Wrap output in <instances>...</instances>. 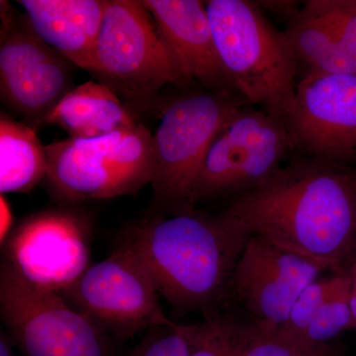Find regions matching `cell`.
<instances>
[{"label":"cell","instance_id":"6da1fadb","mask_svg":"<svg viewBox=\"0 0 356 356\" xmlns=\"http://www.w3.org/2000/svg\"><path fill=\"white\" fill-rule=\"evenodd\" d=\"M252 236L334 273L356 264V173L317 159L280 168L226 210Z\"/></svg>","mask_w":356,"mask_h":356},{"label":"cell","instance_id":"7a4b0ae2","mask_svg":"<svg viewBox=\"0 0 356 356\" xmlns=\"http://www.w3.org/2000/svg\"><path fill=\"white\" fill-rule=\"evenodd\" d=\"M252 235L226 211L152 214L123 232L125 245L151 274L159 296L178 312L211 311L229 290Z\"/></svg>","mask_w":356,"mask_h":356},{"label":"cell","instance_id":"3957f363","mask_svg":"<svg viewBox=\"0 0 356 356\" xmlns=\"http://www.w3.org/2000/svg\"><path fill=\"white\" fill-rule=\"evenodd\" d=\"M206 10L231 88L284 120L294 100L298 60L286 34L245 0H209Z\"/></svg>","mask_w":356,"mask_h":356},{"label":"cell","instance_id":"277c9868","mask_svg":"<svg viewBox=\"0 0 356 356\" xmlns=\"http://www.w3.org/2000/svg\"><path fill=\"white\" fill-rule=\"evenodd\" d=\"M90 74L112 89L138 121L159 116L166 86L189 83L142 0H106Z\"/></svg>","mask_w":356,"mask_h":356},{"label":"cell","instance_id":"5b68a950","mask_svg":"<svg viewBox=\"0 0 356 356\" xmlns=\"http://www.w3.org/2000/svg\"><path fill=\"white\" fill-rule=\"evenodd\" d=\"M243 108L231 92L203 88L163 100L154 134L156 168L152 214L193 211L194 184L213 143Z\"/></svg>","mask_w":356,"mask_h":356},{"label":"cell","instance_id":"8992f818","mask_svg":"<svg viewBox=\"0 0 356 356\" xmlns=\"http://www.w3.org/2000/svg\"><path fill=\"white\" fill-rule=\"evenodd\" d=\"M47 186L65 203L134 195L153 181L154 136L144 124L95 139L44 146Z\"/></svg>","mask_w":356,"mask_h":356},{"label":"cell","instance_id":"52a82bcc","mask_svg":"<svg viewBox=\"0 0 356 356\" xmlns=\"http://www.w3.org/2000/svg\"><path fill=\"white\" fill-rule=\"evenodd\" d=\"M0 313L24 356H112L106 332L57 293L34 286L1 259Z\"/></svg>","mask_w":356,"mask_h":356},{"label":"cell","instance_id":"ba28073f","mask_svg":"<svg viewBox=\"0 0 356 356\" xmlns=\"http://www.w3.org/2000/svg\"><path fill=\"white\" fill-rule=\"evenodd\" d=\"M0 96L7 113L38 131L74 88L76 65L33 30L24 13L1 1Z\"/></svg>","mask_w":356,"mask_h":356},{"label":"cell","instance_id":"9c48e42d","mask_svg":"<svg viewBox=\"0 0 356 356\" xmlns=\"http://www.w3.org/2000/svg\"><path fill=\"white\" fill-rule=\"evenodd\" d=\"M293 147L283 120L243 107L213 143L192 191V208L201 201L236 197L264 184L280 170Z\"/></svg>","mask_w":356,"mask_h":356},{"label":"cell","instance_id":"30bf717a","mask_svg":"<svg viewBox=\"0 0 356 356\" xmlns=\"http://www.w3.org/2000/svg\"><path fill=\"white\" fill-rule=\"evenodd\" d=\"M60 295L103 332L121 339L142 330L175 324L161 305L151 274L137 255L123 245L89 266Z\"/></svg>","mask_w":356,"mask_h":356},{"label":"cell","instance_id":"8fae6325","mask_svg":"<svg viewBox=\"0 0 356 356\" xmlns=\"http://www.w3.org/2000/svg\"><path fill=\"white\" fill-rule=\"evenodd\" d=\"M90 243L88 217L72 208H53L14 227L2 245V259L34 286L60 295L90 266Z\"/></svg>","mask_w":356,"mask_h":356},{"label":"cell","instance_id":"7c38bea8","mask_svg":"<svg viewBox=\"0 0 356 356\" xmlns=\"http://www.w3.org/2000/svg\"><path fill=\"white\" fill-rule=\"evenodd\" d=\"M293 146L317 159L356 158V76L308 72L284 120Z\"/></svg>","mask_w":356,"mask_h":356},{"label":"cell","instance_id":"4fadbf2b","mask_svg":"<svg viewBox=\"0 0 356 356\" xmlns=\"http://www.w3.org/2000/svg\"><path fill=\"white\" fill-rule=\"evenodd\" d=\"M325 271L318 264L252 236L236 264L229 290L261 331L284 324L301 292Z\"/></svg>","mask_w":356,"mask_h":356},{"label":"cell","instance_id":"5bb4252c","mask_svg":"<svg viewBox=\"0 0 356 356\" xmlns=\"http://www.w3.org/2000/svg\"><path fill=\"white\" fill-rule=\"evenodd\" d=\"M185 79L231 92L206 10L198 0H142Z\"/></svg>","mask_w":356,"mask_h":356},{"label":"cell","instance_id":"9a60e30c","mask_svg":"<svg viewBox=\"0 0 356 356\" xmlns=\"http://www.w3.org/2000/svg\"><path fill=\"white\" fill-rule=\"evenodd\" d=\"M17 3L40 38L90 74L106 0H20Z\"/></svg>","mask_w":356,"mask_h":356},{"label":"cell","instance_id":"2e32d148","mask_svg":"<svg viewBox=\"0 0 356 356\" xmlns=\"http://www.w3.org/2000/svg\"><path fill=\"white\" fill-rule=\"evenodd\" d=\"M140 123L118 95L97 81L74 86L47 118L72 139H95L135 127Z\"/></svg>","mask_w":356,"mask_h":356},{"label":"cell","instance_id":"e0dca14e","mask_svg":"<svg viewBox=\"0 0 356 356\" xmlns=\"http://www.w3.org/2000/svg\"><path fill=\"white\" fill-rule=\"evenodd\" d=\"M46 149L37 131L7 112L0 115V192L27 193L46 179Z\"/></svg>","mask_w":356,"mask_h":356},{"label":"cell","instance_id":"ac0fdd59","mask_svg":"<svg viewBox=\"0 0 356 356\" xmlns=\"http://www.w3.org/2000/svg\"><path fill=\"white\" fill-rule=\"evenodd\" d=\"M285 34L297 60L308 65L309 72L356 76V60L339 37L303 8L295 14Z\"/></svg>","mask_w":356,"mask_h":356},{"label":"cell","instance_id":"d6986e66","mask_svg":"<svg viewBox=\"0 0 356 356\" xmlns=\"http://www.w3.org/2000/svg\"><path fill=\"white\" fill-rule=\"evenodd\" d=\"M257 332L234 314L207 312L202 322L187 325L189 356H245Z\"/></svg>","mask_w":356,"mask_h":356},{"label":"cell","instance_id":"ffe728a7","mask_svg":"<svg viewBox=\"0 0 356 356\" xmlns=\"http://www.w3.org/2000/svg\"><path fill=\"white\" fill-rule=\"evenodd\" d=\"M348 273H334L330 277L310 283L293 304L284 324L276 331L291 339L302 341L318 312L341 286Z\"/></svg>","mask_w":356,"mask_h":356},{"label":"cell","instance_id":"44dd1931","mask_svg":"<svg viewBox=\"0 0 356 356\" xmlns=\"http://www.w3.org/2000/svg\"><path fill=\"white\" fill-rule=\"evenodd\" d=\"M350 274L327 299L313 321L302 341L324 346L344 332L351 331Z\"/></svg>","mask_w":356,"mask_h":356},{"label":"cell","instance_id":"7402d4cb","mask_svg":"<svg viewBox=\"0 0 356 356\" xmlns=\"http://www.w3.org/2000/svg\"><path fill=\"white\" fill-rule=\"evenodd\" d=\"M303 9L332 29L356 60V0H310Z\"/></svg>","mask_w":356,"mask_h":356},{"label":"cell","instance_id":"603a6c76","mask_svg":"<svg viewBox=\"0 0 356 356\" xmlns=\"http://www.w3.org/2000/svg\"><path fill=\"white\" fill-rule=\"evenodd\" d=\"M245 356H339V353L330 344L313 346L278 331L257 329Z\"/></svg>","mask_w":356,"mask_h":356},{"label":"cell","instance_id":"cb8c5ba5","mask_svg":"<svg viewBox=\"0 0 356 356\" xmlns=\"http://www.w3.org/2000/svg\"><path fill=\"white\" fill-rule=\"evenodd\" d=\"M131 356H189L187 325L152 327Z\"/></svg>","mask_w":356,"mask_h":356},{"label":"cell","instance_id":"d4e9b609","mask_svg":"<svg viewBox=\"0 0 356 356\" xmlns=\"http://www.w3.org/2000/svg\"><path fill=\"white\" fill-rule=\"evenodd\" d=\"M14 229L13 208L4 194L0 195V243H6Z\"/></svg>","mask_w":356,"mask_h":356},{"label":"cell","instance_id":"484cf974","mask_svg":"<svg viewBox=\"0 0 356 356\" xmlns=\"http://www.w3.org/2000/svg\"><path fill=\"white\" fill-rule=\"evenodd\" d=\"M351 278L350 287V310L351 321H353V327L351 331L356 332V264L351 267L350 270Z\"/></svg>","mask_w":356,"mask_h":356},{"label":"cell","instance_id":"4316f807","mask_svg":"<svg viewBox=\"0 0 356 356\" xmlns=\"http://www.w3.org/2000/svg\"><path fill=\"white\" fill-rule=\"evenodd\" d=\"M13 343L6 332H0V356H16Z\"/></svg>","mask_w":356,"mask_h":356}]
</instances>
